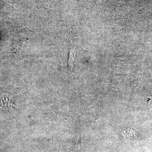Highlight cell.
I'll list each match as a JSON object with an SVG mask.
<instances>
[{"label":"cell","instance_id":"6da1fadb","mask_svg":"<svg viewBox=\"0 0 152 152\" xmlns=\"http://www.w3.org/2000/svg\"><path fill=\"white\" fill-rule=\"evenodd\" d=\"M75 48L73 47H71L70 51L69 56V63L71 69L73 67L74 61L75 59Z\"/></svg>","mask_w":152,"mask_h":152}]
</instances>
